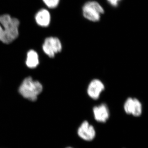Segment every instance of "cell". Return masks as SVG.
Here are the masks:
<instances>
[{"mask_svg":"<svg viewBox=\"0 0 148 148\" xmlns=\"http://www.w3.org/2000/svg\"><path fill=\"white\" fill-rule=\"evenodd\" d=\"M42 85L31 77L24 79L18 88V92L25 99L32 102L36 101L42 92Z\"/></svg>","mask_w":148,"mask_h":148,"instance_id":"2","label":"cell"},{"mask_svg":"<svg viewBox=\"0 0 148 148\" xmlns=\"http://www.w3.org/2000/svg\"><path fill=\"white\" fill-rule=\"evenodd\" d=\"M77 134L80 139L85 142H92L96 138L95 127L86 120L82 122L78 127Z\"/></svg>","mask_w":148,"mask_h":148,"instance_id":"5","label":"cell"},{"mask_svg":"<svg viewBox=\"0 0 148 148\" xmlns=\"http://www.w3.org/2000/svg\"><path fill=\"white\" fill-rule=\"evenodd\" d=\"M105 89V85L101 80L95 79L89 83L87 88V93L91 99L98 100Z\"/></svg>","mask_w":148,"mask_h":148,"instance_id":"8","label":"cell"},{"mask_svg":"<svg viewBox=\"0 0 148 148\" xmlns=\"http://www.w3.org/2000/svg\"><path fill=\"white\" fill-rule=\"evenodd\" d=\"M43 1L49 8L52 9L57 7L60 0H43Z\"/></svg>","mask_w":148,"mask_h":148,"instance_id":"11","label":"cell"},{"mask_svg":"<svg viewBox=\"0 0 148 148\" xmlns=\"http://www.w3.org/2000/svg\"><path fill=\"white\" fill-rule=\"evenodd\" d=\"M109 3L113 7H116L121 0H107Z\"/></svg>","mask_w":148,"mask_h":148,"instance_id":"12","label":"cell"},{"mask_svg":"<svg viewBox=\"0 0 148 148\" xmlns=\"http://www.w3.org/2000/svg\"><path fill=\"white\" fill-rule=\"evenodd\" d=\"M42 48L45 54L49 58H53L56 54L61 52L62 45L58 38L49 37L45 40Z\"/></svg>","mask_w":148,"mask_h":148,"instance_id":"4","label":"cell"},{"mask_svg":"<svg viewBox=\"0 0 148 148\" xmlns=\"http://www.w3.org/2000/svg\"><path fill=\"white\" fill-rule=\"evenodd\" d=\"M65 148H74L73 147H66Z\"/></svg>","mask_w":148,"mask_h":148,"instance_id":"13","label":"cell"},{"mask_svg":"<svg viewBox=\"0 0 148 148\" xmlns=\"http://www.w3.org/2000/svg\"><path fill=\"white\" fill-rule=\"evenodd\" d=\"M39 57L36 51L32 49L27 52L26 66L30 69H34L39 64Z\"/></svg>","mask_w":148,"mask_h":148,"instance_id":"10","label":"cell"},{"mask_svg":"<svg viewBox=\"0 0 148 148\" xmlns=\"http://www.w3.org/2000/svg\"><path fill=\"white\" fill-rule=\"evenodd\" d=\"M82 11L85 18L93 22L99 21L101 14L104 12L101 5L95 1H88L86 3L83 7Z\"/></svg>","mask_w":148,"mask_h":148,"instance_id":"3","label":"cell"},{"mask_svg":"<svg viewBox=\"0 0 148 148\" xmlns=\"http://www.w3.org/2000/svg\"><path fill=\"white\" fill-rule=\"evenodd\" d=\"M123 108L127 114L133 116H140L142 113L143 108L141 102L135 98H129L125 102Z\"/></svg>","mask_w":148,"mask_h":148,"instance_id":"6","label":"cell"},{"mask_svg":"<svg viewBox=\"0 0 148 148\" xmlns=\"http://www.w3.org/2000/svg\"><path fill=\"white\" fill-rule=\"evenodd\" d=\"M92 114L95 121L101 123L107 122L110 116L108 107L105 103H102L93 107Z\"/></svg>","mask_w":148,"mask_h":148,"instance_id":"7","label":"cell"},{"mask_svg":"<svg viewBox=\"0 0 148 148\" xmlns=\"http://www.w3.org/2000/svg\"><path fill=\"white\" fill-rule=\"evenodd\" d=\"M35 20L39 26L42 27H47L50 24V13L47 10L44 9L40 10L36 14Z\"/></svg>","mask_w":148,"mask_h":148,"instance_id":"9","label":"cell"},{"mask_svg":"<svg viewBox=\"0 0 148 148\" xmlns=\"http://www.w3.org/2000/svg\"><path fill=\"white\" fill-rule=\"evenodd\" d=\"M19 21L9 14L0 16V41L6 44L14 40L18 36Z\"/></svg>","mask_w":148,"mask_h":148,"instance_id":"1","label":"cell"}]
</instances>
